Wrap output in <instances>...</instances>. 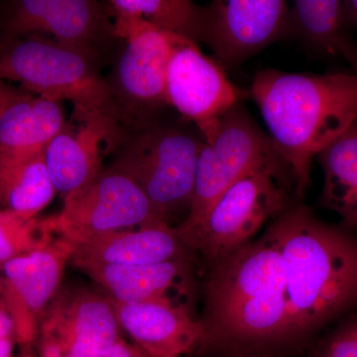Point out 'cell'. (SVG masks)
<instances>
[{"mask_svg": "<svg viewBox=\"0 0 357 357\" xmlns=\"http://www.w3.org/2000/svg\"><path fill=\"white\" fill-rule=\"evenodd\" d=\"M284 270L287 340L325 325L357 303V238L305 206L286 210L267 229Z\"/></svg>", "mask_w": 357, "mask_h": 357, "instance_id": "obj_1", "label": "cell"}, {"mask_svg": "<svg viewBox=\"0 0 357 357\" xmlns=\"http://www.w3.org/2000/svg\"><path fill=\"white\" fill-rule=\"evenodd\" d=\"M250 93L302 199L312 160L357 119V74L263 70L255 75Z\"/></svg>", "mask_w": 357, "mask_h": 357, "instance_id": "obj_2", "label": "cell"}, {"mask_svg": "<svg viewBox=\"0 0 357 357\" xmlns=\"http://www.w3.org/2000/svg\"><path fill=\"white\" fill-rule=\"evenodd\" d=\"M284 288L280 250L266 234L218 260L206 283L208 337L243 344L287 340Z\"/></svg>", "mask_w": 357, "mask_h": 357, "instance_id": "obj_3", "label": "cell"}, {"mask_svg": "<svg viewBox=\"0 0 357 357\" xmlns=\"http://www.w3.org/2000/svg\"><path fill=\"white\" fill-rule=\"evenodd\" d=\"M0 79L29 93L70 100L75 109L130 121L114 88L100 74L98 55L43 36L0 38Z\"/></svg>", "mask_w": 357, "mask_h": 357, "instance_id": "obj_4", "label": "cell"}, {"mask_svg": "<svg viewBox=\"0 0 357 357\" xmlns=\"http://www.w3.org/2000/svg\"><path fill=\"white\" fill-rule=\"evenodd\" d=\"M203 148L197 165L189 213L177 230H187L203 220L213 204L246 174L265 169L283 182L292 174L271 137L263 133L238 105L203 131Z\"/></svg>", "mask_w": 357, "mask_h": 357, "instance_id": "obj_5", "label": "cell"}, {"mask_svg": "<svg viewBox=\"0 0 357 357\" xmlns=\"http://www.w3.org/2000/svg\"><path fill=\"white\" fill-rule=\"evenodd\" d=\"M280 182L265 169L246 174L223 192L201 222L176 232L185 248L217 262L243 248L270 218L287 210Z\"/></svg>", "mask_w": 357, "mask_h": 357, "instance_id": "obj_6", "label": "cell"}, {"mask_svg": "<svg viewBox=\"0 0 357 357\" xmlns=\"http://www.w3.org/2000/svg\"><path fill=\"white\" fill-rule=\"evenodd\" d=\"M203 145L184 131L151 129L131 140L112 166L135 181L167 222L171 213L189 208Z\"/></svg>", "mask_w": 357, "mask_h": 357, "instance_id": "obj_7", "label": "cell"}, {"mask_svg": "<svg viewBox=\"0 0 357 357\" xmlns=\"http://www.w3.org/2000/svg\"><path fill=\"white\" fill-rule=\"evenodd\" d=\"M47 220L53 234L68 241L167 223L135 181L114 166L66 195L62 211Z\"/></svg>", "mask_w": 357, "mask_h": 357, "instance_id": "obj_8", "label": "cell"}, {"mask_svg": "<svg viewBox=\"0 0 357 357\" xmlns=\"http://www.w3.org/2000/svg\"><path fill=\"white\" fill-rule=\"evenodd\" d=\"M74 248L62 237L46 248L0 264V307L13 319L18 342L30 344L62 284Z\"/></svg>", "mask_w": 357, "mask_h": 357, "instance_id": "obj_9", "label": "cell"}, {"mask_svg": "<svg viewBox=\"0 0 357 357\" xmlns=\"http://www.w3.org/2000/svg\"><path fill=\"white\" fill-rule=\"evenodd\" d=\"M114 35L126 46L110 83L129 116L165 105L167 70L177 35L130 16L114 15Z\"/></svg>", "mask_w": 357, "mask_h": 357, "instance_id": "obj_10", "label": "cell"}, {"mask_svg": "<svg viewBox=\"0 0 357 357\" xmlns=\"http://www.w3.org/2000/svg\"><path fill=\"white\" fill-rule=\"evenodd\" d=\"M107 13L93 0L11 1L0 10V38L51 36L98 55L102 44L114 37Z\"/></svg>", "mask_w": 357, "mask_h": 357, "instance_id": "obj_11", "label": "cell"}, {"mask_svg": "<svg viewBox=\"0 0 357 357\" xmlns=\"http://www.w3.org/2000/svg\"><path fill=\"white\" fill-rule=\"evenodd\" d=\"M119 321L112 301L89 289L58 293L40 321L39 347L61 356L102 357L116 342Z\"/></svg>", "mask_w": 357, "mask_h": 357, "instance_id": "obj_12", "label": "cell"}, {"mask_svg": "<svg viewBox=\"0 0 357 357\" xmlns=\"http://www.w3.org/2000/svg\"><path fill=\"white\" fill-rule=\"evenodd\" d=\"M290 34V7L283 0H220L206 9L203 41L220 65L230 66Z\"/></svg>", "mask_w": 357, "mask_h": 357, "instance_id": "obj_13", "label": "cell"}, {"mask_svg": "<svg viewBox=\"0 0 357 357\" xmlns=\"http://www.w3.org/2000/svg\"><path fill=\"white\" fill-rule=\"evenodd\" d=\"M243 95L220 63L206 57L194 41L176 36L167 70L166 103L196 122L203 132L238 105Z\"/></svg>", "mask_w": 357, "mask_h": 357, "instance_id": "obj_14", "label": "cell"}, {"mask_svg": "<svg viewBox=\"0 0 357 357\" xmlns=\"http://www.w3.org/2000/svg\"><path fill=\"white\" fill-rule=\"evenodd\" d=\"M121 126L114 119L74 109L73 121L66 122L45 151L56 191L66 196L98 177L102 171L103 157L121 143Z\"/></svg>", "mask_w": 357, "mask_h": 357, "instance_id": "obj_15", "label": "cell"}, {"mask_svg": "<svg viewBox=\"0 0 357 357\" xmlns=\"http://www.w3.org/2000/svg\"><path fill=\"white\" fill-rule=\"evenodd\" d=\"M110 301L119 328L148 354L180 357L210 338L203 323L195 321L183 304L168 301L123 304Z\"/></svg>", "mask_w": 357, "mask_h": 357, "instance_id": "obj_16", "label": "cell"}, {"mask_svg": "<svg viewBox=\"0 0 357 357\" xmlns=\"http://www.w3.org/2000/svg\"><path fill=\"white\" fill-rule=\"evenodd\" d=\"M69 243L74 248V264H156L184 259L185 249L175 227L168 223L96 234Z\"/></svg>", "mask_w": 357, "mask_h": 357, "instance_id": "obj_17", "label": "cell"}, {"mask_svg": "<svg viewBox=\"0 0 357 357\" xmlns=\"http://www.w3.org/2000/svg\"><path fill=\"white\" fill-rule=\"evenodd\" d=\"M75 265L107 291L109 299L123 304L155 301L183 304L178 300L189 287V266L185 259L128 266L98 263Z\"/></svg>", "mask_w": 357, "mask_h": 357, "instance_id": "obj_18", "label": "cell"}, {"mask_svg": "<svg viewBox=\"0 0 357 357\" xmlns=\"http://www.w3.org/2000/svg\"><path fill=\"white\" fill-rule=\"evenodd\" d=\"M65 124L61 102L32 93L2 114L0 152L25 154L46 151Z\"/></svg>", "mask_w": 357, "mask_h": 357, "instance_id": "obj_19", "label": "cell"}, {"mask_svg": "<svg viewBox=\"0 0 357 357\" xmlns=\"http://www.w3.org/2000/svg\"><path fill=\"white\" fill-rule=\"evenodd\" d=\"M45 151L9 154L0 152V211L36 218L56 194Z\"/></svg>", "mask_w": 357, "mask_h": 357, "instance_id": "obj_20", "label": "cell"}, {"mask_svg": "<svg viewBox=\"0 0 357 357\" xmlns=\"http://www.w3.org/2000/svg\"><path fill=\"white\" fill-rule=\"evenodd\" d=\"M290 11L293 34L314 50L342 56L357 74V45L349 34L344 1L297 0Z\"/></svg>", "mask_w": 357, "mask_h": 357, "instance_id": "obj_21", "label": "cell"}, {"mask_svg": "<svg viewBox=\"0 0 357 357\" xmlns=\"http://www.w3.org/2000/svg\"><path fill=\"white\" fill-rule=\"evenodd\" d=\"M317 157L324 172L319 203L357 229V119Z\"/></svg>", "mask_w": 357, "mask_h": 357, "instance_id": "obj_22", "label": "cell"}, {"mask_svg": "<svg viewBox=\"0 0 357 357\" xmlns=\"http://www.w3.org/2000/svg\"><path fill=\"white\" fill-rule=\"evenodd\" d=\"M112 15L139 18L162 31L203 41L206 10L189 0H112Z\"/></svg>", "mask_w": 357, "mask_h": 357, "instance_id": "obj_23", "label": "cell"}, {"mask_svg": "<svg viewBox=\"0 0 357 357\" xmlns=\"http://www.w3.org/2000/svg\"><path fill=\"white\" fill-rule=\"evenodd\" d=\"M53 236L47 218L0 211V264L46 248Z\"/></svg>", "mask_w": 357, "mask_h": 357, "instance_id": "obj_24", "label": "cell"}, {"mask_svg": "<svg viewBox=\"0 0 357 357\" xmlns=\"http://www.w3.org/2000/svg\"><path fill=\"white\" fill-rule=\"evenodd\" d=\"M318 357H357V319L331 335L321 344Z\"/></svg>", "mask_w": 357, "mask_h": 357, "instance_id": "obj_25", "label": "cell"}, {"mask_svg": "<svg viewBox=\"0 0 357 357\" xmlns=\"http://www.w3.org/2000/svg\"><path fill=\"white\" fill-rule=\"evenodd\" d=\"M16 342L17 335L13 319L0 307V357H11Z\"/></svg>", "mask_w": 357, "mask_h": 357, "instance_id": "obj_26", "label": "cell"}, {"mask_svg": "<svg viewBox=\"0 0 357 357\" xmlns=\"http://www.w3.org/2000/svg\"><path fill=\"white\" fill-rule=\"evenodd\" d=\"M32 95L24 89L16 88L13 84H7L6 81L0 79V119L14 103Z\"/></svg>", "mask_w": 357, "mask_h": 357, "instance_id": "obj_27", "label": "cell"}, {"mask_svg": "<svg viewBox=\"0 0 357 357\" xmlns=\"http://www.w3.org/2000/svg\"><path fill=\"white\" fill-rule=\"evenodd\" d=\"M102 357H135L134 356L132 345L128 344L123 338H117L114 344L109 351L105 352Z\"/></svg>", "mask_w": 357, "mask_h": 357, "instance_id": "obj_28", "label": "cell"}, {"mask_svg": "<svg viewBox=\"0 0 357 357\" xmlns=\"http://www.w3.org/2000/svg\"><path fill=\"white\" fill-rule=\"evenodd\" d=\"M344 4L349 26L357 30V0H347Z\"/></svg>", "mask_w": 357, "mask_h": 357, "instance_id": "obj_29", "label": "cell"}, {"mask_svg": "<svg viewBox=\"0 0 357 357\" xmlns=\"http://www.w3.org/2000/svg\"><path fill=\"white\" fill-rule=\"evenodd\" d=\"M133 354L135 357H164V356H153V354H148V352L143 351L142 349H140L137 345H132Z\"/></svg>", "mask_w": 357, "mask_h": 357, "instance_id": "obj_30", "label": "cell"}, {"mask_svg": "<svg viewBox=\"0 0 357 357\" xmlns=\"http://www.w3.org/2000/svg\"><path fill=\"white\" fill-rule=\"evenodd\" d=\"M21 357H34V356H30V354H27V356H21Z\"/></svg>", "mask_w": 357, "mask_h": 357, "instance_id": "obj_31", "label": "cell"}, {"mask_svg": "<svg viewBox=\"0 0 357 357\" xmlns=\"http://www.w3.org/2000/svg\"><path fill=\"white\" fill-rule=\"evenodd\" d=\"M63 357H77V356H63Z\"/></svg>", "mask_w": 357, "mask_h": 357, "instance_id": "obj_32", "label": "cell"}]
</instances>
